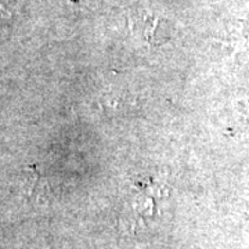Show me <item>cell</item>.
<instances>
[{
	"label": "cell",
	"mask_w": 249,
	"mask_h": 249,
	"mask_svg": "<svg viewBox=\"0 0 249 249\" xmlns=\"http://www.w3.org/2000/svg\"><path fill=\"white\" fill-rule=\"evenodd\" d=\"M136 28L142 39L154 46L168 42L172 35L169 21L151 13H142L136 17Z\"/></svg>",
	"instance_id": "obj_1"
}]
</instances>
